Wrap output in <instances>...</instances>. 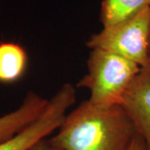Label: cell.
<instances>
[{
    "label": "cell",
    "instance_id": "8992f818",
    "mask_svg": "<svg viewBox=\"0 0 150 150\" xmlns=\"http://www.w3.org/2000/svg\"><path fill=\"white\" fill-rule=\"evenodd\" d=\"M48 102V99L36 93L28 92L17 109L0 117V143L13 138L36 120L45 110Z\"/></svg>",
    "mask_w": 150,
    "mask_h": 150
},
{
    "label": "cell",
    "instance_id": "ba28073f",
    "mask_svg": "<svg viewBox=\"0 0 150 150\" xmlns=\"http://www.w3.org/2000/svg\"><path fill=\"white\" fill-rule=\"evenodd\" d=\"M147 7L150 0H103L100 20L103 28L125 21Z\"/></svg>",
    "mask_w": 150,
    "mask_h": 150
},
{
    "label": "cell",
    "instance_id": "7c38bea8",
    "mask_svg": "<svg viewBox=\"0 0 150 150\" xmlns=\"http://www.w3.org/2000/svg\"><path fill=\"white\" fill-rule=\"evenodd\" d=\"M0 13H1V8H0Z\"/></svg>",
    "mask_w": 150,
    "mask_h": 150
},
{
    "label": "cell",
    "instance_id": "3957f363",
    "mask_svg": "<svg viewBox=\"0 0 150 150\" xmlns=\"http://www.w3.org/2000/svg\"><path fill=\"white\" fill-rule=\"evenodd\" d=\"M149 32L150 7H147L129 19L92 34L86 45L117 54L143 68L150 64Z\"/></svg>",
    "mask_w": 150,
    "mask_h": 150
},
{
    "label": "cell",
    "instance_id": "52a82bcc",
    "mask_svg": "<svg viewBox=\"0 0 150 150\" xmlns=\"http://www.w3.org/2000/svg\"><path fill=\"white\" fill-rule=\"evenodd\" d=\"M28 54L20 44L0 43V83L11 84L19 81L27 70Z\"/></svg>",
    "mask_w": 150,
    "mask_h": 150
},
{
    "label": "cell",
    "instance_id": "6da1fadb",
    "mask_svg": "<svg viewBox=\"0 0 150 150\" xmlns=\"http://www.w3.org/2000/svg\"><path fill=\"white\" fill-rule=\"evenodd\" d=\"M137 134L122 105L99 108L85 100L66 115L49 141L63 150H128Z\"/></svg>",
    "mask_w": 150,
    "mask_h": 150
},
{
    "label": "cell",
    "instance_id": "30bf717a",
    "mask_svg": "<svg viewBox=\"0 0 150 150\" xmlns=\"http://www.w3.org/2000/svg\"><path fill=\"white\" fill-rule=\"evenodd\" d=\"M128 150H146L144 142L139 134H137L134 137Z\"/></svg>",
    "mask_w": 150,
    "mask_h": 150
},
{
    "label": "cell",
    "instance_id": "8fae6325",
    "mask_svg": "<svg viewBox=\"0 0 150 150\" xmlns=\"http://www.w3.org/2000/svg\"><path fill=\"white\" fill-rule=\"evenodd\" d=\"M149 56L150 59V32H149Z\"/></svg>",
    "mask_w": 150,
    "mask_h": 150
},
{
    "label": "cell",
    "instance_id": "7a4b0ae2",
    "mask_svg": "<svg viewBox=\"0 0 150 150\" xmlns=\"http://www.w3.org/2000/svg\"><path fill=\"white\" fill-rule=\"evenodd\" d=\"M88 74L77 86L90 92L88 99L99 108L121 105L129 87L141 70L134 62L102 49H91L87 62Z\"/></svg>",
    "mask_w": 150,
    "mask_h": 150
},
{
    "label": "cell",
    "instance_id": "9c48e42d",
    "mask_svg": "<svg viewBox=\"0 0 150 150\" xmlns=\"http://www.w3.org/2000/svg\"><path fill=\"white\" fill-rule=\"evenodd\" d=\"M28 150H63L59 149L58 147L53 145L49 140L44 139L40 140L39 142H38L37 144L33 146L32 148H30Z\"/></svg>",
    "mask_w": 150,
    "mask_h": 150
},
{
    "label": "cell",
    "instance_id": "277c9868",
    "mask_svg": "<svg viewBox=\"0 0 150 150\" xmlns=\"http://www.w3.org/2000/svg\"><path fill=\"white\" fill-rule=\"evenodd\" d=\"M76 99L75 88L64 83L49 100L43 112L32 123L9 139L0 143V150H28L40 140L58 129L66 117V111Z\"/></svg>",
    "mask_w": 150,
    "mask_h": 150
},
{
    "label": "cell",
    "instance_id": "5b68a950",
    "mask_svg": "<svg viewBox=\"0 0 150 150\" xmlns=\"http://www.w3.org/2000/svg\"><path fill=\"white\" fill-rule=\"evenodd\" d=\"M121 105L144 140L146 150H150V64L141 69L124 93Z\"/></svg>",
    "mask_w": 150,
    "mask_h": 150
}]
</instances>
